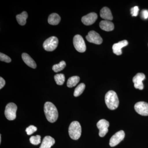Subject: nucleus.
Here are the masks:
<instances>
[{"mask_svg": "<svg viewBox=\"0 0 148 148\" xmlns=\"http://www.w3.org/2000/svg\"><path fill=\"white\" fill-rule=\"evenodd\" d=\"M98 18V15L95 12H91L83 16L82 21L84 25L90 26L94 24Z\"/></svg>", "mask_w": 148, "mask_h": 148, "instance_id": "nucleus-12", "label": "nucleus"}, {"mask_svg": "<svg viewBox=\"0 0 148 148\" xmlns=\"http://www.w3.org/2000/svg\"><path fill=\"white\" fill-rule=\"evenodd\" d=\"M88 41L96 45H100L103 42V39L98 33L94 31H90L86 36Z\"/></svg>", "mask_w": 148, "mask_h": 148, "instance_id": "nucleus-9", "label": "nucleus"}, {"mask_svg": "<svg viewBox=\"0 0 148 148\" xmlns=\"http://www.w3.org/2000/svg\"><path fill=\"white\" fill-rule=\"evenodd\" d=\"M79 80L80 78L79 77L75 76L71 77L69 78L68 81H67V86L69 88L74 87L78 83Z\"/></svg>", "mask_w": 148, "mask_h": 148, "instance_id": "nucleus-20", "label": "nucleus"}, {"mask_svg": "<svg viewBox=\"0 0 148 148\" xmlns=\"http://www.w3.org/2000/svg\"><path fill=\"white\" fill-rule=\"evenodd\" d=\"M28 17V14L26 12L24 11L20 14L16 15V19L19 25L24 26L26 24L27 19Z\"/></svg>", "mask_w": 148, "mask_h": 148, "instance_id": "nucleus-19", "label": "nucleus"}, {"mask_svg": "<svg viewBox=\"0 0 148 148\" xmlns=\"http://www.w3.org/2000/svg\"><path fill=\"white\" fill-rule=\"evenodd\" d=\"M54 78L56 84L58 85H62L65 82V77L63 74H56Z\"/></svg>", "mask_w": 148, "mask_h": 148, "instance_id": "nucleus-23", "label": "nucleus"}, {"mask_svg": "<svg viewBox=\"0 0 148 148\" xmlns=\"http://www.w3.org/2000/svg\"><path fill=\"white\" fill-rule=\"evenodd\" d=\"M55 143V140L49 136L44 138L40 148H51Z\"/></svg>", "mask_w": 148, "mask_h": 148, "instance_id": "nucleus-14", "label": "nucleus"}, {"mask_svg": "<svg viewBox=\"0 0 148 148\" xmlns=\"http://www.w3.org/2000/svg\"><path fill=\"white\" fill-rule=\"evenodd\" d=\"M69 132L70 138L72 139L78 140L82 133V127L79 123L77 121L72 122L69 126Z\"/></svg>", "mask_w": 148, "mask_h": 148, "instance_id": "nucleus-3", "label": "nucleus"}, {"mask_svg": "<svg viewBox=\"0 0 148 148\" xmlns=\"http://www.w3.org/2000/svg\"><path fill=\"white\" fill-rule=\"evenodd\" d=\"M110 123L106 119L100 120L97 123V126L99 130V135L100 137H104L108 132V127Z\"/></svg>", "mask_w": 148, "mask_h": 148, "instance_id": "nucleus-8", "label": "nucleus"}, {"mask_svg": "<svg viewBox=\"0 0 148 148\" xmlns=\"http://www.w3.org/2000/svg\"><path fill=\"white\" fill-rule=\"evenodd\" d=\"M58 43V38L55 36L51 37L44 42L43 47L47 51H52L57 48Z\"/></svg>", "mask_w": 148, "mask_h": 148, "instance_id": "nucleus-5", "label": "nucleus"}, {"mask_svg": "<svg viewBox=\"0 0 148 148\" xmlns=\"http://www.w3.org/2000/svg\"><path fill=\"white\" fill-rule=\"evenodd\" d=\"M105 102L108 108L113 110L117 108L119 105V100L116 92L113 90H110L105 96Z\"/></svg>", "mask_w": 148, "mask_h": 148, "instance_id": "nucleus-2", "label": "nucleus"}, {"mask_svg": "<svg viewBox=\"0 0 148 148\" xmlns=\"http://www.w3.org/2000/svg\"><path fill=\"white\" fill-rule=\"evenodd\" d=\"M100 16L105 20L111 21L113 19V16L110 10L108 7L103 8L100 12Z\"/></svg>", "mask_w": 148, "mask_h": 148, "instance_id": "nucleus-16", "label": "nucleus"}, {"mask_svg": "<svg viewBox=\"0 0 148 148\" xmlns=\"http://www.w3.org/2000/svg\"><path fill=\"white\" fill-rule=\"evenodd\" d=\"M66 66V62L64 61H61L59 64L53 65L52 67V70L55 73H58L65 69Z\"/></svg>", "mask_w": 148, "mask_h": 148, "instance_id": "nucleus-22", "label": "nucleus"}, {"mask_svg": "<svg viewBox=\"0 0 148 148\" xmlns=\"http://www.w3.org/2000/svg\"><path fill=\"white\" fill-rule=\"evenodd\" d=\"M73 45L74 47L78 52L83 53L86 50V45L84 40L80 35H76L74 36Z\"/></svg>", "mask_w": 148, "mask_h": 148, "instance_id": "nucleus-6", "label": "nucleus"}, {"mask_svg": "<svg viewBox=\"0 0 148 148\" xmlns=\"http://www.w3.org/2000/svg\"><path fill=\"white\" fill-rule=\"evenodd\" d=\"M22 58L24 63L29 67L34 69L36 68V62L29 54L25 53H22Z\"/></svg>", "mask_w": 148, "mask_h": 148, "instance_id": "nucleus-15", "label": "nucleus"}, {"mask_svg": "<svg viewBox=\"0 0 148 148\" xmlns=\"http://www.w3.org/2000/svg\"><path fill=\"white\" fill-rule=\"evenodd\" d=\"M5 80L2 77H0V89H2L5 85Z\"/></svg>", "mask_w": 148, "mask_h": 148, "instance_id": "nucleus-29", "label": "nucleus"}, {"mask_svg": "<svg viewBox=\"0 0 148 148\" xmlns=\"http://www.w3.org/2000/svg\"><path fill=\"white\" fill-rule=\"evenodd\" d=\"M1 142V135H0V143Z\"/></svg>", "mask_w": 148, "mask_h": 148, "instance_id": "nucleus-30", "label": "nucleus"}, {"mask_svg": "<svg viewBox=\"0 0 148 148\" xmlns=\"http://www.w3.org/2000/svg\"><path fill=\"white\" fill-rule=\"evenodd\" d=\"M141 16L142 18L144 19H147L148 18V11L146 10H144L142 11Z\"/></svg>", "mask_w": 148, "mask_h": 148, "instance_id": "nucleus-28", "label": "nucleus"}, {"mask_svg": "<svg viewBox=\"0 0 148 148\" xmlns=\"http://www.w3.org/2000/svg\"><path fill=\"white\" fill-rule=\"evenodd\" d=\"M100 27L102 30L106 32H111L113 31L114 28V24L110 21L103 20L100 23Z\"/></svg>", "mask_w": 148, "mask_h": 148, "instance_id": "nucleus-17", "label": "nucleus"}, {"mask_svg": "<svg viewBox=\"0 0 148 148\" xmlns=\"http://www.w3.org/2000/svg\"><path fill=\"white\" fill-rule=\"evenodd\" d=\"M44 112L47 119L51 123L55 122L58 119V110L51 102H47L45 104Z\"/></svg>", "mask_w": 148, "mask_h": 148, "instance_id": "nucleus-1", "label": "nucleus"}, {"mask_svg": "<svg viewBox=\"0 0 148 148\" xmlns=\"http://www.w3.org/2000/svg\"><path fill=\"white\" fill-rule=\"evenodd\" d=\"M61 17L57 14L53 13L51 14L49 16L48 21L51 25H56L61 21Z\"/></svg>", "mask_w": 148, "mask_h": 148, "instance_id": "nucleus-18", "label": "nucleus"}, {"mask_svg": "<svg viewBox=\"0 0 148 148\" xmlns=\"http://www.w3.org/2000/svg\"><path fill=\"white\" fill-rule=\"evenodd\" d=\"M128 45V42L126 40L120 41L119 42L114 44L113 45L112 49L114 53L117 55H121L122 53L121 49L123 48L126 46Z\"/></svg>", "mask_w": 148, "mask_h": 148, "instance_id": "nucleus-13", "label": "nucleus"}, {"mask_svg": "<svg viewBox=\"0 0 148 148\" xmlns=\"http://www.w3.org/2000/svg\"><path fill=\"white\" fill-rule=\"evenodd\" d=\"M125 132L123 130H120L114 134L110 139V145L111 147H114L118 145L124 139Z\"/></svg>", "mask_w": 148, "mask_h": 148, "instance_id": "nucleus-10", "label": "nucleus"}, {"mask_svg": "<svg viewBox=\"0 0 148 148\" xmlns=\"http://www.w3.org/2000/svg\"><path fill=\"white\" fill-rule=\"evenodd\" d=\"M17 106L14 103H8L6 106L5 115L8 120L13 121L16 119Z\"/></svg>", "mask_w": 148, "mask_h": 148, "instance_id": "nucleus-4", "label": "nucleus"}, {"mask_svg": "<svg viewBox=\"0 0 148 148\" xmlns=\"http://www.w3.org/2000/svg\"><path fill=\"white\" fill-rule=\"evenodd\" d=\"M37 130V127L34 126V125H31L26 128V131L27 132V135H32L34 132H36Z\"/></svg>", "mask_w": 148, "mask_h": 148, "instance_id": "nucleus-25", "label": "nucleus"}, {"mask_svg": "<svg viewBox=\"0 0 148 148\" xmlns=\"http://www.w3.org/2000/svg\"><path fill=\"white\" fill-rule=\"evenodd\" d=\"M135 110L141 115L144 116H148V103L146 102L141 101L135 104Z\"/></svg>", "mask_w": 148, "mask_h": 148, "instance_id": "nucleus-7", "label": "nucleus"}, {"mask_svg": "<svg viewBox=\"0 0 148 148\" xmlns=\"http://www.w3.org/2000/svg\"><path fill=\"white\" fill-rule=\"evenodd\" d=\"M0 60L6 63H10L11 61V59L8 56L2 53H0Z\"/></svg>", "mask_w": 148, "mask_h": 148, "instance_id": "nucleus-26", "label": "nucleus"}, {"mask_svg": "<svg viewBox=\"0 0 148 148\" xmlns=\"http://www.w3.org/2000/svg\"><path fill=\"white\" fill-rule=\"evenodd\" d=\"M30 142L32 144L35 145H39L41 143V136L39 135L32 136L30 138Z\"/></svg>", "mask_w": 148, "mask_h": 148, "instance_id": "nucleus-24", "label": "nucleus"}, {"mask_svg": "<svg viewBox=\"0 0 148 148\" xmlns=\"http://www.w3.org/2000/svg\"><path fill=\"white\" fill-rule=\"evenodd\" d=\"M139 8L138 6L134 7L131 9V14L132 16H138L139 13Z\"/></svg>", "mask_w": 148, "mask_h": 148, "instance_id": "nucleus-27", "label": "nucleus"}, {"mask_svg": "<svg viewBox=\"0 0 148 148\" xmlns=\"http://www.w3.org/2000/svg\"><path fill=\"white\" fill-rule=\"evenodd\" d=\"M145 79V74L143 73H138L136 74L132 79L135 88L140 89V90H143L144 88V84L143 82Z\"/></svg>", "mask_w": 148, "mask_h": 148, "instance_id": "nucleus-11", "label": "nucleus"}, {"mask_svg": "<svg viewBox=\"0 0 148 148\" xmlns=\"http://www.w3.org/2000/svg\"><path fill=\"white\" fill-rule=\"evenodd\" d=\"M85 88V85L84 83L80 84L78 85L74 91V96L76 97L81 95L84 91Z\"/></svg>", "mask_w": 148, "mask_h": 148, "instance_id": "nucleus-21", "label": "nucleus"}]
</instances>
